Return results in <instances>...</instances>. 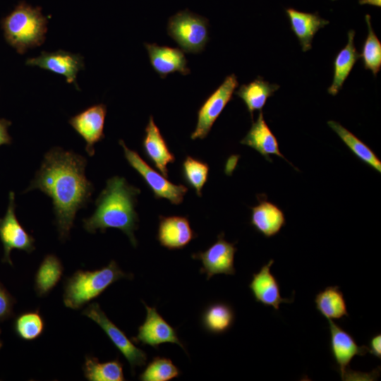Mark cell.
I'll return each instance as SVG.
<instances>
[{"mask_svg":"<svg viewBox=\"0 0 381 381\" xmlns=\"http://www.w3.org/2000/svg\"><path fill=\"white\" fill-rule=\"evenodd\" d=\"M258 198L259 203L251 207L250 224L266 238L277 235L286 224L283 211L266 198Z\"/></svg>","mask_w":381,"mask_h":381,"instance_id":"21","label":"cell"},{"mask_svg":"<svg viewBox=\"0 0 381 381\" xmlns=\"http://www.w3.org/2000/svg\"><path fill=\"white\" fill-rule=\"evenodd\" d=\"M82 313L104 330L113 344L128 361L133 371L136 367H141L145 364L146 353L138 348L125 333L108 318L97 303H90Z\"/></svg>","mask_w":381,"mask_h":381,"instance_id":"9","label":"cell"},{"mask_svg":"<svg viewBox=\"0 0 381 381\" xmlns=\"http://www.w3.org/2000/svg\"><path fill=\"white\" fill-rule=\"evenodd\" d=\"M290 28L298 38L303 52L312 48V40L317 32L329 22L322 18L318 13H306L293 8L285 10Z\"/></svg>","mask_w":381,"mask_h":381,"instance_id":"20","label":"cell"},{"mask_svg":"<svg viewBox=\"0 0 381 381\" xmlns=\"http://www.w3.org/2000/svg\"><path fill=\"white\" fill-rule=\"evenodd\" d=\"M25 64L63 75L68 83H73L77 90H80L76 78L78 73L84 68V60L80 54L64 50L42 52L37 57L28 58Z\"/></svg>","mask_w":381,"mask_h":381,"instance_id":"14","label":"cell"},{"mask_svg":"<svg viewBox=\"0 0 381 381\" xmlns=\"http://www.w3.org/2000/svg\"><path fill=\"white\" fill-rule=\"evenodd\" d=\"M15 193H9L8 205L5 215L0 218V241L4 247L3 262L13 265L11 253L13 249L23 250L28 253L35 247V238L20 224L15 212Z\"/></svg>","mask_w":381,"mask_h":381,"instance_id":"10","label":"cell"},{"mask_svg":"<svg viewBox=\"0 0 381 381\" xmlns=\"http://www.w3.org/2000/svg\"><path fill=\"white\" fill-rule=\"evenodd\" d=\"M167 32L183 52L198 54L209 40L208 20L188 9L181 11L169 18Z\"/></svg>","mask_w":381,"mask_h":381,"instance_id":"5","label":"cell"},{"mask_svg":"<svg viewBox=\"0 0 381 381\" xmlns=\"http://www.w3.org/2000/svg\"><path fill=\"white\" fill-rule=\"evenodd\" d=\"M314 301L317 310L327 320L349 316L344 294L338 286H329L320 291Z\"/></svg>","mask_w":381,"mask_h":381,"instance_id":"24","label":"cell"},{"mask_svg":"<svg viewBox=\"0 0 381 381\" xmlns=\"http://www.w3.org/2000/svg\"><path fill=\"white\" fill-rule=\"evenodd\" d=\"M140 190L118 176L109 179L105 188L95 200V210L88 218L83 220L86 231L94 234L104 232L109 228L118 229L136 247L134 232L138 229V216L135 211L137 196Z\"/></svg>","mask_w":381,"mask_h":381,"instance_id":"2","label":"cell"},{"mask_svg":"<svg viewBox=\"0 0 381 381\" xmlns=\"http://www.w3.org/2000/svg\"><path fill=\"white\" fill-rule=\"evenodd\" d=\"M144 305L146 309L145 320L138 327V334L132 338V341L155 349L164 343H172L185 350L175 329L159 315L155 308L149 307L145 303Z\"/></svg>","mask_w":381,"mask_h":381,"instance_id":"13","label":"cell"},{"mask_svg":"<svg viewBox=\"0 0 381 381\" xmlns=\"http://www.w3.org/2000/svg\"><path fill=\"white\" fill-rule=\"evenodd\" d=\"M150 62L156 73L162 78L179 72L186 75L190 73L183 52L179 48L145 43Z\"/></svg>","mask_w":381,"mask_h":381,"instance_id":"16","label":"cell"},{"mask_svg":"<svg viewBox=\"0 0 381 381\" xmlns=\"http://www.w3.org/2000/svg\"><path fill=\"white\" fill-rule=\"evenodd\" d=\"M279 88V85L265 81L258 76L253 81L240 86L235 94L244 102L251 118L255 111H262L267 99Z\"/></svg>","mask_w":381,"mask_h":381,"instance_id":"23","label":"cell"},{"mask_svg":"<svg viewBox=\"0 0 381 381\" xmlns=\"http://www.w3.org/2000/svg\"><path fill=\"white\" fill-rule=\"evenodd\" d=\"M87 159L73 151L53 147L25 191L37 189L51 198L59 237L68 238L77 212L85 207L94 191L85 173Z\"/></svg>","mask_w":381,"mask_h":381,"instance_id":"1","label":"cell"},{"mask_svg":"<svg viewBox=\"0 0 381 381\" xmlns=\"http://www.w3.org/2000/svg\"><path fill=\"white\" fill-rule=\"evenodd\" d=\"M196 234L188 219L182 216L159 217L157 240L161 246L169 250L182 249Z\"/></svg>","mask_w":381,"mask_h":381,"instance_id":"17","label":"cell"},{"mask_svg":"<svg viewBox=\"0 0 381 381\" xmlns=\"http://www.w3.org/2000/svg\"><path fill=\"white\" fill-rule=\"evenodd\" d=\"M83 370L89 381L125 380L122 363L117 359L100 363L95 357L87 356Z\"/></svg>","mask_w":381,"mask_h":381,"instance_id":"28","label":"cell"},{"mask_svg":"<svg viewBox=\"0 0 381 381\" xmlns=\"http://www.w3.org/2000/svg\"><path fill=\"white\" fill-rule=\"evenodd\" d=\"M330 332V350L342 380L351 378H368V375L351 371L349 364L356 356L369 353L368 346H358L354 338L332 320H328Z\"/></svg>","mask_w":381,"mask_h":381,"instance_id":"8","label":"cell"},{"mask_svg":"<svg viewBox=\"0 0 381 381\" xmlns=\"http://www.w3.org/2000/svg\"><path fill=\"white\" fill-rule=\"evenodd\" d=\"M48 20L40 7L20 1L1 20L6 42L20 54L42 45L46 38Z\"/></svg>","mask_w":381,"mask_h":381,"instance_id":"3","label":"cell"},{"mask_svg":"<svg viewBox=\"0 0 381 381\" xmlns=\"http://www.w3.org/2000/svg\"><path fill=\"white\" fill-rule=\"evenodd\" d=\"M240 143L253 148L269 162L272 161L270 158L272 155L287 161L281 153L277 140L265 121L262 111H260L258 119L253 121L250 130Z\"/></svg>","mask_w":381,"mask_h":381,"instance_id":"19","label":"cell"},{"mask_svg":"<svg viewBox=\"0 0 381 381\" xmlns=\"http://www.w3.org/2000/svg\"><path fill=\"white\" fill-rule=\"evenodd\" d=\"M64 267L54 254L47 255L40 263L35 277V289L39 296L47 295L61 278Z\"/></svg>","mask_w":381,"mask_h":381,"instance_id":"25","label":"cell"},{"mask_svg":"<svg viewBox=\"0 0 381 381\" xmlns=\"http://www.w3.org/2000/svg\"><path fill=\"white\" fill-rule=\"evenodd\" d=\"M143 140V149L147 159L165 177H168L167 165L175 161L174 155L170 151L152 116H150Z\"/></svg>","mask_w":381,"mask_h":381,"instance_id":"18","label":"cell"},{"mask_svg":"<svg viewBox=\"0 0 381 381\" xmlns=\"http://www.w3.org/2000/svg\"><path fill=\"white\" fill-rule=\"evenodd\" d=\"M358 2L361 5L369 4L378 7L381 6V0H359Z\"/></svg>","mask_w":381,"mask_h":381,"instance_id":"36","label":"cell"},{"mask_svg":"<svg viewBox=\"0 0 381 381\" xmlns=\"http://www.w3.org/2000/svg\"><path fill=\"white\" fill-rule=\"evenodd\" d=\"M235 314L232 307L223 302L208 306L202 315L203 327L210 333L219 334L227 332L233 325Z\"/></svg>","mask_w":381,"mask_h":381,"instance_id":"26","label":"cell"},{"mask_svg":"<svg viewBox=\"0 0 381 381\" xmlns=\"http://www.w3.org/2000/svg\"><path fill=\"white\" fill-rule=\"evenodd\" d=\"M180 374L178 368L171 359L164 357H155L143 372L140 375L142 381H169Z\"/></svg>","mask_w":381,"mask_h":381,"instance_id":"32","label":"cell"},{"mask_svg":"<svg viewBox=\"0 0 381 381\" xmlns=\"http://www.w3.org/2000/svg\"><path fill=\"white\" fill-rule=\"evenodd\" d=\"M11 122L6 119H0V146L4 145H11L12 138L8 133V128Z\"/></svg>","mask_w":381,"mask_h":381,"instance_id":"34","label":"cell"},{"mask_svg":"<svg viewBox=\"0 0 381 381\" xmlns=\"http://www.w3.org/2000/svg\"><path fill=\"white\" fill-rule=\"evenodd\" d=\"M369 353L376 358H381V334H377L372 337L369 341Z\"/></svg>","mask_w":381,"mask_h":381,"instance_id":"35","label":"cell"},{"mask_svg":"<svg viewBox=\"0 0 381 381\" xmlns=\"http://www.w3.org/2000/svg\"><path fill=\"white\" fill-rule=\"evenodd\" d=\"M238 83L235 74L226 76L223 83L206 99L198 111L197 123L190 138L204 139L226 104L231 100Z\"/></svg>","mask_w":381,"mask_h":381,"instance_id":"7","label":"cell"},{"mask_svg":"<svg viewBox=\"0 0 381 381\" xmlns=\"http://www.w3.org/2000/svg\"><path fill=\"white\" fill-rule=\"evenodd\" d=\"M332 1H334V0H332Z\"/></svg>","mask_w":381,"mask_h":381,"instance_id":"38","label":"cell"},{"mask_svg":"<svg viewBox=\"0 0 381 381\" xmlns=\"http://www.w3.org/2000/svg\"><path fill=\"white\" fill-rule=\"evenodd\" d=\"M209 169L207 163L190 156H187L182 163V176L199 197L202 195V188L207 181Z\"/></svg>","mask_w":381,"mask_h":381,"instance_id":"30","label":"cell"},{"mask_svg":"<svg viewBox=\"0 0 381 381\" xmlns=\"http://www.w3.org/2000/svg\"><path fill=\"white\" fill-rule=\"evenodd\" d=\"M224 233L207 250L192 255V258L202 262L200 272L209 279L215 274H235L234 255L237 250L234 243L224 239Z\"/></svg>","mask_w":381,"mask_h":381,"instance_id":"11","label":"cell"},{"mask_svg":"<svg viewBox=\"0 0 381 381\" xmlns=\"http://www.w3.org/2000/svg\"><path fill=\"white\" fill-rule=\"evenodd\" d=\"M365 18L368 35L363 42L360 58L364 68L370 71L375 77L381 68V42L373 29L370 16L366 14Z\"/></svg>","mask_w":381,"mask_h":381,"instance_id":"29","label":"cell"},{"mask_svg":"<svg viewBox=\"0 0 381 381\" xmlns=\"http://www.w3.org/2000/svg\"><path fill=\"white\" fill-rule=\"evenodd\" d=\"M327 125L337 133L356 157L379 173L381 172V161L366 144L335 121H327Z\"/></svg>","mask_w":381,"mask_h":381,"instance_id":"27","label":"cell"},{"mask_svg":"<svg viewBox=\"0 0 381 381\" xmlns=\"http://www.w3.org/2000/svg\"><path fill=\"white\" fill-rule=\"evenodd\" d=\"M44 322L38 311L26 312L15 320L13 329L17 336L26 341L38 338L43 332Z\"/></svg>","mask_w":381,"mask_h":381,"instance_id":"31","label":"cell"},{"mask_svg":"<svg viewBox=\"0 0 381 381\" xmlns=\"http://www.w3.org/2000/svg\"><path fill=\"white\" fill-rule=\"evenodd\" d=\"M114 261L93 271L78 270L66 279L63 301L66 308L77 310L99 296L110 285L121 279H131Z\"/></svg>","mask_w":381,"mask_h":381,"instance_id":"4","label":"cell"},{"mask_svg":"<svg viewBox=\"0 0 381 381\" xmlns=\"http://www.w3.org/2000/svg\"><path fill=\"white\" fill-rule=\"evenodd\" d=\"M119 144L123 147L128 163L140 175L156 198L167 199L174 205L182 202L188 192L186 186L169 181L167 177L145 162L135 151L129 149L123 140H120Z\"/></svg>","mask_w":381,"mask_h":381,"instance_id":"6","label":"cell"},{"mask_svg":"<svg viewBox=\"0 0 381 381\" xmlns=\"http://www.w3.org/2000/svg\"><path fill=\"white\" fill-rule=\"evenodd\" d=\"M14 303L13 297L0 282V322L12 316Z\"/></svg>","mask_w":381,"mask_h":381,"instance_id":"33","label":"cell"},{"mask_svg":"<svg viewBox=\"0 0 381 381\" xmlns=\"http://www.w3.org/2000/svg\"><path fill=\"white\" fill-rule=\"evenodd\" d=\"M273 263L272 259L258 272L253 274L248 287L256 302L278 310L281 304L291 303L294 297L288 298L281 296L279 282L271 272Z\"/></svg>","mask_w":381,"mask_h":381,"instance_id":"15","label":"cell"},{"mask_svg":"<svg viewBox=\"0 0 381 381\" xmlns=\"http://www.w3.org/2000/svg\"><path fill=\"white\" fill-rule=\"evenodd\" d=\"M107 107L97 104L89 107L78 114L72 116L69 124L85 140V151L90 157L95 155V145L103 140Z\"/></svg>","mask_w":381,"mask_h":381,"instance_id":"12","label":"cell"},{"mask_svg":"<svg viewBox=\"0 0 381 381\" xmlns=\"http://www.w3.org/2000/svg\"><path fill=\"white\" fill-rule=\"evenodd\" d=\"M348 41L346 46L336 55L333 62V78L327 92L331 95H336L350 74L355 64L360 58L354 45L355 31L348 32Z\"/></svg>","mask_w":381,"mask_h":381,"instance_id":"22","label":"cell"},{"mask_svg":"<svg viewBox=\"0 0 381 381\" xmlns=\"http://www.w3.org/2000/svg\"><path fill=\"white\" fill-rule=\"evenodd\" d=\"M0 334H1V329H0ZM2 345H3V344H2L1 341L0 340V349L1 348Z\"/></svg>","mask_w":381,"mask_h":381,"instance_id":"37","label":"cell"}]
</instances>
